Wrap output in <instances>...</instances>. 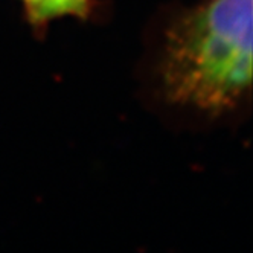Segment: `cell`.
<instances>
[{"label":"cell","mask_w":253,"mask_h":253,"mask_svg":"<svg viewBox=\"0 0 253 253\" xmlns=\"http://www.w3.org/2000/svg\"><path fill=\"white\" fill-rule=\"evenodd\" d=\"M92 0H23L25 11L32 25H46L60 17H85Z\"/></svg>","instance_id":"2"},{"label":"cell","mask_w":253,"mask_h":253,"mask_svg":"<svg viewBox=\"0 0 253 253\" xmlns=\"http://www.w3.org/2000/svg\"><path fill=\"white\" fill-rule=\"evenodd\" d=\"M160 80L172 104L213 116L240 107L252 87V0H206L178 15Z\"/></svg>","instance_id":"1"}]
</instances>
